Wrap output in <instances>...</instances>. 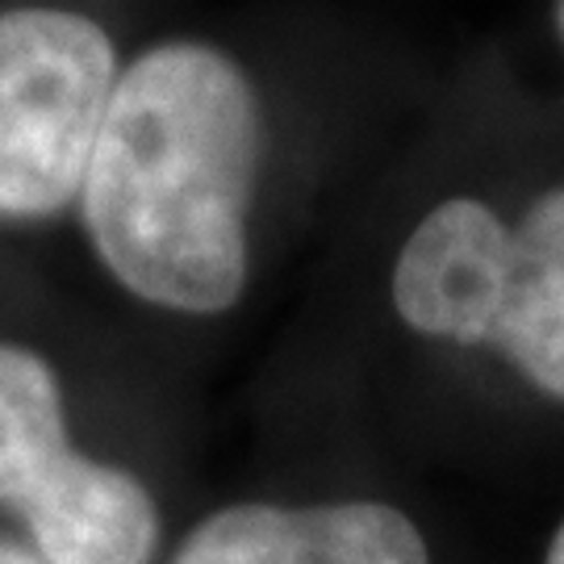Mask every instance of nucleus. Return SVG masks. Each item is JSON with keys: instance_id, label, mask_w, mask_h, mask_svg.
<instances>
[{"instance_id": "obj_7", "label": "nucleus", "mask_w": 564, "mask_h": 564, "mask_svg": "<svg viewBox=\"0 0 564 564\" xmlns=\"http://www.w3.org/2000/svg\"><path fill=\"white\" fill-rule=\"evenodd\" d=\"M0 564H51L42 552H30V547L13 544V540H0Z\"/></svg>"}, {"instance_id": "obj_9", "label": "nucleus", "mask_w": 564, "mask_h": 564, "mask_svg": "<svg viewBox=\"0 0 564 564\" xmlns=\"http://www.w3.org/2000/svg\"><path fill=\"white\" fill-rule=\"evenodd\" d=\"M561 30H564V0H561Z\"/></svg>"}, {"instance_id": "obj_5", "label": "nucleus", "mask_w": 564, "mask_h": 564, "mask_svg": "<svg viewBox=\"0 0 564 564\" xmlns=\"http://www.w3.org/2000/svg\"><path fill=\"white\" fill-rule=\"evenodd\" d=\"M172 564H431L419 527L381 502H242L209 514Z\"/></svg>"}, {"instance_id": "obj_6", "label": "nucleus", "mask_w": 564, "mask_h": 564, "mask_svg": "<svg viewBox=\"0 0 564 564\" xmlns=\"http://www.w3.org/2000/svg\"><path fill=\"white\" fill-rule=\"evenodd\" d=\"M489 343L535 389L564 402V188H552L510 230L502 310Z\"/></svg>"}, {"instance_id": "obj_3", "label": "nucleus", "mask_w": 564, "mask_h": 564, "mask_svg": "<svg viewBox=\"0 0 564 564\" xmlns=\"http://www.w3.org/2000/svg\"><path fill=\"white\" fill-rule=\"evenodd\" d=\"M118 51L67 9L0 13V214L46 218L76 202L118 88Z\"/></svg>"}, {"instance_id": "obj_4", "label": "nucleus", "mask_w": 564, "mask_h": 564, "mask_svg": "<svg viewBox=\"0 0 564 564\" xmlns=\"http://www.w3.org/2000/svg\"><path fill=\"white\" fill-rule=\"evenodd\" d=\"M510 230L473 197L435 205L405 239L393 268V305L419 335L489 343L502 310Z\"/></svg>"}, {"instance_id": "obj_2", "label": "nucleus", "mask_w": 564, "mask_h": 564, "mask_svg": "<svg viewBox=\"0 0 564 564\" xmlns=\"http://www.w3.org/2000/svg\"><path fill=\"white\" fill-rule=\"evenodd\" d=\"M0 502L51 564H151L160 514L139 477L67 440L59 381L39 351L0 343Z\"/></svg>"}, {"instance_id": "obj_1", "label": "nucleus", "mask_w": 564, "mask_h": 564, "mask_svg": "<svg viewBox=\"0 0 564 564\" xmlns=\"http://www.w3.org/2000/svg\"><path fill=\"white\" fill-rule=\"evenodd\" d=\"M263 155L256 88L205 42H163L121 72L84 172L88 239L121 289L223 314L247 284V209Z\"/></svg>"}, {"instance_id": "obj_8", "label": "nucleus", "mask_w": 564, "mask_h": 564, "mask_svg": "<svg viewBox=\"0 0 564 564\" xmlns=\"http://www.w3.org/2000/svg\"><path fill=\"white\" fill-rule=\"evenodd\" d=\"M547 564H564V523H561V531H556L552 547H547Z\"/></svg>"}]
</instances>
